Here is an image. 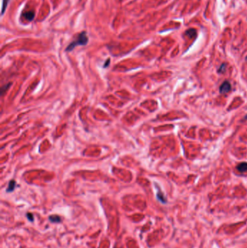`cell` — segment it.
Segmentation results:
<instances>
[{
    "mask_svg": "<svg viewBox=\"0 0 247 248\" xmlns=\"http://www.w3.org/2000/svg\"><path fill=\"white\" fill-rule=\"evenodd\" d=\"M88 41H89V38H88L87 33H86V31H82L77 35V37L75 39V40L72 41V42L67 47L65 50H66L67 51H72L75 47H77V46L86 45V44H87Z\"/></svg>",
    "mask_w": 247,
    "mask_h": 248,
    "instance_id": "6da1fadb",
    "label": "cell"
},
{
    "mask_svg": "<svg viewBox=\"0 0 247 248\" xmlns=\"http://www.w3.org/2000/svg\"><path fill=\"white\" fill-rule=\"evenodd\" d=\"M231 89V85L229 81H225L223 82L220 86V92L223 94H227V92H229Z\"/></svg>",
    "mask_w": 247,
    "mask_h": 248,
    "instance_id": "7a4b0ae2",
    "label": "cell"
},
{
    "mask_svg": "<svg viewBox=\"0 0 247 248\" xmlns=\"http://www.w3.org/2000/svg\"><path fill=\"white\" fill-rule=\"evenodd\" d=\"M34 15L35 14L33 11H28V12H26L23 13V16H24V18L26 19V20H28V21H31V20H33V18H34Z\"/></svg>",
    "mask_w": 247,
    "mask_h": 248,
    "instance_id": "3957f363",
    "label": "cell"
},
{
    "mask_svg": "<svg viewBox=\"0 0 247 248\" xmlns=\"http://www.w3.org/2000/svg\"><path fill=\"white\" fill-rule=\"evenodd\" d=\"M237 169H238V171H239L240 172H245V171H247V163L246 162H243L241 163H239L238 165V166H237Z\"/></svg>",
    "mask_w": 247,
    "mask_h": 248,
    "instance_id": "277c9868",
    "label": "cell"
},
{
    "mask_svg": "<svg viewBox=\"0 0 247 248\" xmlns=\"http://www.w3.org/2000/svg\"><path fill=\"white\" fill-rule=\"evenodd\" d=\"M49 219L52 223H60L62 221L61 218L58 215H52L49 217Z\"/></svg>",
    "mask_w": 247,
    "mask_h": 248,
    "instance_id": "5b68a950",
    "label": "cell"
},
{
    "mask_svg": "<svg viewBox=\"0 0 247 248\" xmlns=\"http://www.w3.org/2000/svg\"><path fill=\"white\" fill-rule=\"evenodd\" d=\"M157 199H158V200H160V202H162V203H166V202H167V200H166V198L164 197V194H163V193L160 190H158V192H157Z\"/></svg>",
    "mask_w": 247,
    "mask_h": 248,
    "instance_id": "8992f818",
    "label": "cell"
},
{
    "mask_svg": "<svg viewBox=\"0 0 247 248\" xmlns=\"http://www.w3.org/2000/svg\"><path fill=\"white\" fill-rule=\"evenodd\" d=\"M15 185H16V183H15V181L14 180H11L10 182H9V185H8V187L7 189V192H12V191L15 189Z\"/></svg>",
    "mask_w": 247,
    "mask_h": 248,
    "instance_id": "52a82bcc",
    "label": "cell"
},
{
    "mask_svg": "<svg viewBox=\"0 0 247 248\" xmlns=\"http://www.w3.org/2000/svg\"><path fill=\"white\" fill-rule=\"evenodd\" d=\"M185 34L190 38H195L196 37V30L194 29H189L185 32Z\"/></svg>",
    "mask_w": 247,
    "mask_h": 248,
    "instance_id": "ba28073f",
    "label": "cell"
},
{
    "mask_svg": "<svg viewBox=\"0 0 247 248\" xmlns=\"http://www.w3.org/2000/svg\"><path fill=\"white\" fill-rule=\"evenodd\" d=\"M9 0H2V15H4L5 10H6L7 7L8 3H9Z\"/></svg>",
    "mask_w": 247,
    "mask_h": 248,
    "instance_id": "9c48e42d",
    "label": "cell"
},
{
    "mask_svg": "<svg viewBox=\"0 0 247 248\" xmlns=\"http://www.w3.org/2000/svg\"><path fill=\"white\" fill-rule=\"evenodd\" d=\"M225 68H226V64L225 63L222 64L220 68L218 69V73H223V72L225 70Z\"/></svg>",
    "mask_w": 247,
    "mask_h": 248,
    "instance_id": "30bf717a",
    "label": "cell"
},
{
    "mask_svg": "<svg viewBox=\"0 0 247 248\" xmlns=\"http://www.w3.org/2000/svg\"><path fill=\"white\" fill-rule=\"evenodd\" d=\"M26 216H27L28 219V221H31V222H33V215H32L31 213H28L27 214H26Z\"/></svg>",
    "mask_w": 247,
    "mask_h": 248,
    "instance_id": "8fae6325",
    "label": "cell"
},
{
    "mask_svg": "<svg viewBox=\"0 0 247 248\" xmlns=\"http://www.w3.org/2000/svg\"><path fill=\"white\" fill-rule=\"evenodd\" d=\"M109 63H110V59L107 60V62H106V63L104 65V67H107V66H108Z\"/></svg>",
    "mask_w": 247,
    "mask_h": 248,
    "instance_id": "7c38bea8",
    "label": "cell"
},
{
    "mask_svg": "<svg viewBox=\"0 0 247 248\" xmlns=\"http://www.w3.org/2000/svg\"><path fill=\"white\" fill-rule=\"evenodd\" d=\"M245 119H246V120H247V115H246V116H245Z\"/></svg>",
    "mask_w": 247,
    "mask_h": 248,
    "instance_id": "4fadbf2b",
    "label": "cell"
}]
</instances>
